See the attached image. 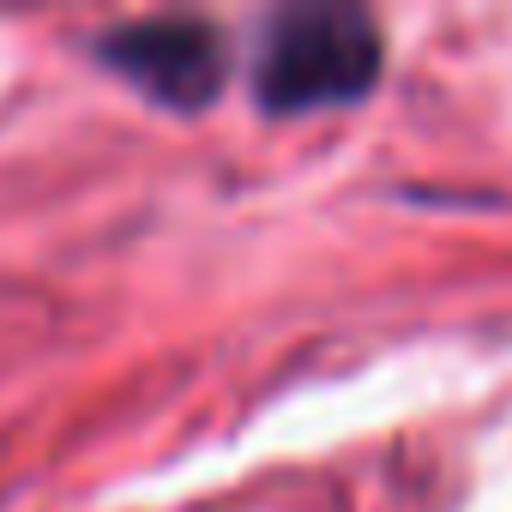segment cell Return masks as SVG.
Listing matches in <instances>:
<instances>
[{"mask_svg":"<svg viewBox=\"0 0 512 512\" xmlns=\"http://www.w3.org/2000/svg\"><path fill=\"white\" fill-rule=\"evenodd\" d=\"M380 25L362 7H284L253 49V97L272 115L356 103L380 85Z\"/></svg>","mask_w":512,"mask_h":512,"instance_id":"6da1fadb","label":"cell"},{"mask_svg":"<svg viewBox=\"0 0 512 512\" xmlns=\"http://www.w3.org/2000/svg\"><path fill=\"white\" fill-rule=\"evenodd\" d=\"M91 49L133 91L187 115L223 91V67H229L223 37L205 19H127V25H109Z\"/></svg>","mask_w":512,"mask_h":512,"instance_id":"7a4b0ae2","label":"cell"}]
</instances>
